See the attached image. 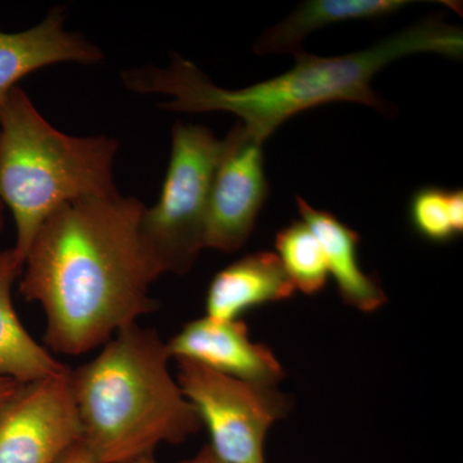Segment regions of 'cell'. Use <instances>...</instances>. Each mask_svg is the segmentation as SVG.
Segmentation results:
<instances>
[{"label":"cell","mask_w":463,"mask_h":463,"mask_svg":"<svg viewBox=\"0 0 463 463\" xmlns=\"http://www.w3.org/2000/svg\"><path fill=\"white\" fill-rule=\"evenodd\" d=\"M146 205L120 194L70 201L36 233L20 292L42 307L45 345L63 355L102 347L157 309L164 276L141 234Z\"/></svg>","instance_id":"6da1fadb"},{"label":"cell","mask_w":463,"mask_h":463,"mask_svg":"<svg viewBox=\"0 0 463 463\" xmlns=\"http://www.w3.org/2000/svg\"><path fill=\"white\" fill-rule=\"evenodd\" d=\"M419 53L462 57L461 27L441 17L423 18L367 50L336 57L306 51L294 54L297 63L285 74L242 90L216 87L209 76L181 56L167 67H139L123 74L125 87L141 94H165L173 99L160 108L178 112H232L252 137L264 143L292 116L331 102H354L389 112V103L371 88L383 67Z\"/></svg>","instance_id":"7a4b0ae2"},{"label":"cell","mask_w":463,"mask_h":463,"mask_svg":"<svg viewBox=\"0 0 463 463\" xmlns=\"http://www.w3.org/2000/svg\"><path fill=\"white\" fill-rule=\"evenodd\" d=\"M167 343L139 323L115 335L96 358L71 370L81 443L94 463H129L203 428L170 373Z\"/></svg>","instance_id":"3957f363"},{"label":"cell","mask_w":463,"mask_h":463,"mask_svg":"<svg viewBox=\"0 0 463 463\" xmlns=\"http://www.w3.org/2000/svg\"><path fill=\"white\" fill-rule=\"evenodd\" d=\"M114 137H75L52 127L25 90L0 109V201L16 223L14 252L25 260L43 223L70 201L120 194Z\"/></svg>","instance_id":"277c9868"},{"label":"cell","mask_w":463,"mask_h":463,"mask_svg":"<svg viewBox=\"0 0 463 463\" xmlns=\"http://www.w3.org/2000/svg\"><path fill=\"white\" fill-rule=\"evenodd\" d=\"M224 149L203 125L173 127L172 156L160 197L146 206L141 234L164 274H187L205 249L207 207Z\"/></svg>","instance_id":"5b68a950"},{"label":"cell","mask_w":463,"mask_h":463,"mask_svg":"<svg viewBox=\"0 0 463 463\" xmlns=\"http://www.w3.org/2000/svg\"><path fill=\"white\" fill-rule=\"evenodd\" d=\"M176 362V380L206 426L213 452L224 463H267L265 438L288 408L283 395L273 386L233 379L185 359Z\"/></svg>","instance_id":"8992f818"},{"label":"cell","mask_w":463,"mask_h":463,"mask_svg":"<svg viewBox=\"0 0 463 463\" xmlns=\"http://www.w3.org/2000/svg\"><path fill=\"white\" fill-rule=\"evenodd\" d=\"M80 440L70 368L21 383L0 412V463H57Z\"/></svg>","instance_id":"52a82bcc"},{"label":"cell","mask_w":463,"mask_h":463,"mask_svg":"<svg viewBox=\"0 0 463 463\" xmlns=\"http://www.w3.org/2000/svg\"><path fill=\"white\" fill-rule=\"evenodd\" d=\"M268 196L263 143L239 123L224 138L207 207L205 248L234 252L254 231Z\"/></svg>","instance_id":"ba28073f"},{"label":"cell","mask_w":463,"mask_h":463,"mask_svg":"<svg viewBox=\"0 0 463 463\" xmlns=\"http://www.w3.org/2000/svg\"><path fill=\"white\" fill-rule=\"evenodd\" d=\"M170 355L185 359L233 377V379L273 386L283 377L282 365L261 344L252 343L245 322L215 321L203 317L187 323L167 343Z\"/></svg>","instance_id":"9c48e42d"},{"label":"cell","mask_w":463,"mask_h":463,"mask_svg":"<svg viewBox=\"0 0 463 463\" xmlns=\"http://www.w3.org/2000/svg\"><path fill=\"white\" fill-rule=\"evenodd\" d=\"M65 23V9L56 7L25 32H0V109L18 81L36 70L62 62L94 65L105 58L96 44L67 30Z\"/></svg>","instance_id":"30bf717a"},{"label":"cell","mask_w":463,"mask_h":463,"mask_svg":"<svg viewBox=\"0 0 463 463\" xmlns=\"http://www.w3.org/2000/svg\"><path fill=\"white\" fill-rule=\"evenodd\" d=\"M295 288L273 252L246 255L215 274L206 295V317L237 321L243 313L264 304L286 300Z\"/></svg>","instance_id":"8fae6325"},{"label":"cell","mask_w":463,"mask_h":463,"mask_svg":"<svg viewBox=\"0 0 463 463\" xmlns=\"http://www.w3.org/2000/svg\"><path fill=\"white\" fill-rule=\"evenodd\" d=\"M298 213L321 243L328 273L334 277L341 298L347 306L370 313L386 303V295L373 276L359 263V234L331 213L310 206L297 196Z\"/></svg>","instance_id":"7c38bea8"},{"label":"cell","mask_w":463,"mask_h":463,"mask_svg":"<svg viewBox=\"0 0 463 463\" xmlns=\"http://www.w3.org/2000/svg\"><path fill=\"white\" fill-rule=\"evenodd\" d=\"M23 268L14 248L0 251V374L20 383H30L63 373L69 367L33 339L18 318L12 288Z\"/></svg>","instance_id":"4fadbf2b"},{"label":"cell","mask_w":463,"mask_h":463,"mask_svg":"<svg viewBox=\"0 0 463 463\" xmlns=\"http://www.w3.org/2000/svg\"><path fill=\"white\" fill-rule=\"evenodd\" d=\"M414 5L408 0H309L300 5L279 25L265 30L254 44L259 56L295 54L303 51L301 43L323 27L347 21L377 20L392 16Z\"/></svg>","instance_id":"5bb4252c"},{"label":"cell","mask_w":463,"mask_h":463,"mask_svg":"<svg viewBox=\"0 0 463 463\" xmlns=\"http://www.w3.org/2000/svg\"><path fill=\"white\" fill-rule=\"evenodd\" d=\"M276 249L295 289L315 295L327 283L328 267L319 241L303 221L292 222L279 232Z\"/></svg>","instance_id":"9a60e30c"},{"label":"cell","mask_w":463,"mask_h":463,"mask_svg":"<svg viewBox=\"0 0 463 463\" xmlns=\"http://www.w3.org/2000/svg\"><path fill=\"white\" fill-rule=\"evenodd\" d=\"M414 231L423 239L444 243L463 232V192L425 187L414 192L410 203Z\"/></svg>","instance_id":"2e32d148"},{"label":"cell","mask_w":463,"mask_h":463,"mask_svg":"<svg viewBox=\"0 0 463 463\" xmlns=\"http://www.w3.org/2000/svg\"><path fill=\"white\" fill-rule=\"evenodd\" d=\"M57 463H94L93 459L88 452L87 448L83 446L81 441L76 443L74 447L70 448L69 450L58 459Z\"/></svg>","instance_id":"e0dca14e"},{"label":"cell","mask_w":463,"mask_h":463,"mask_svg":"<svg viewBox=\"0 0 463 463\" xmlns=\"http://www.w3.org/2000/svg\"><path fill=\"white\" fill-rule=\"evenodd\" d=\"M20 385L21 383H17L16 380L5 376V374H0V412L5 410L8 402L16 394Z\"/></svg>","instance_id":"ac0fdd59"},{"label":"cell","mask_w":463,"mask_h":463,"mask_svg":"<svg viewBox=\"0 0 463 463\" xmlns=\"http://www.w3.org/2000/svg\"><path fill=\"white\" fill-rule=\"evenodd\" d=\"M182 463H224L209 446L203 447L196 456Z\"/></svg>","instance_id":"d6986e66"},{"label":"cell","mask_w":463,"mask_h":463,"mask_svg":"<svg viewBox=\"0 0 463 463\" xmlns=\"http://www.w3.org/2000/svg\"><path fill=\"white\" fill-rule=\"evenodd\" d=\"M129 463H158L156 458H155L154 455L142 457V458L136 459V461H132Z\"/></svg>","instance_id":"ffe728a7"},{"label":"cell","mask_w":463,"mask_h":463,"mask_svg":"<svg viewBox=\"0 0 463 463\" xmlns=\"http://www.w3.org/2000/svg\"><path fill=\"white\" fill-rule=\"evenodd\" d=\"M5 206L3 205L2 201H0V232L5 228Z\"/></svg>","instance_id":"44dd1931"}]
</instances>
